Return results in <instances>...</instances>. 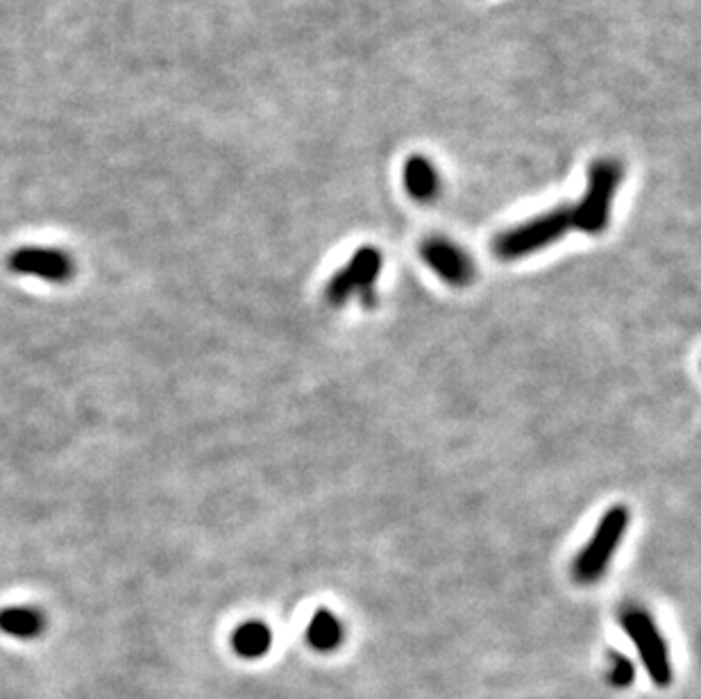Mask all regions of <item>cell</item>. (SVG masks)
<instances>
[{
  "label": "cell",
  "instance_id": "6da1fadb",
  "mask_svg": "<svg viewBox=\"0 0 701 699\" xmlns=\"http://www.w3.org/2000/svg\"><path fill=\"white\" fill-rule=\"evenodd\" d=\"M624 169L616 159H599L588 171V186L584 198L570 207L572 230L586 234H599L609 228L613 198L622 182Z\"/></svg>",
  "mask_w": 701,
  "mask_h": 699
},
{
  "label": "cell",
  "instance_id": "7a4b0ae2",
  "mask_svg": "<svg viewBox=\"0 0 701 699\" xmlns=\"http://www.w3.org/2000/svg\"><path fill=\"white\" fill-rule=\"evenodd\" d=\"M567 230H572L570 207H559L499 234L495 241V254L506 262L520 260L556 243Z\"/></svg>",
  "mask_w": 701,
  "mask_h": 699
},
{
  "label": "cell",
  "instance_id": "3957f363",
  "mask_svg": "<svg viewBox=\"0 0 701 699\" xmlns=\"http://www.w3.org/2000/svg\"><path fill=\"white\" fill-rule=\"evenodd\" d=\"M629 527V512L624 506H613L604 514L601 523L597 525V531L588 540V546L577 557L575 565H572V575L579 584H595L604 572H607L611 559L616 557L622 536Z\"/></svg>",
  "mask_w": 701,
  "mask_h": 699
},
{
  "label": "cell",
  "instance_id": "277c9868",
  "mask_svg": "<svg viewBox=\"0 0 701 699\" xmlns=\"http://www.w3.org/2000/svg\"><path fill=\"white\" fill-rule=\"evenodd\" d=\"M622 627L629 639L633 641L635 650H639L652 681L656 686H670L673 681L670 650H667L652 616L641 609H627L622 614Z\"/></svg>",
  "mask_w": 701,
  "mask_h": 699
},
{
  "label": "cell",
  "instance_id": "5b68a950",
  "mask_svg": "<svg viewBox=\"0 0 701 699\" xmlns=\"http://www.w3.org/2000/svg\"><path fill=\"white\" fill-rule=\"evenodd\" d=\"M381 271V254L375 248H361L353 254L347 266L327 284V300L332 305H345L355 294L364 296L366 305H372V284Z\"/></svg>",
  "mask_w": 701,
  "mask_h": 699
},
{
  "label": "cell",
  "instance_id": "8992f818",
  "mask_svg": "<svg viewBox=\"0 0 701 699\" xmlns=\"http://www.w3.org/2000/svg\"><path fill=\"white\" fill-rule=\"evenodd\" d=\"M8 266L19 275H35L53 284L69 282L76 273L71 254L53 248H21L10 254Z\"/></svg>",
  "mask_w": 701,
  "mask_h": 699
},
{
  "label": "cell",
  "instance_id": "52a82bcc",
  "mask_svg": "<svg viewBox=\"0 0 701 699\" xmlns=\"http://www.w3.org/2000/svg\"><path fill=\"white\" fill-rule=\"evenodd\" d=\"M421 254L425 264L443 279L452 286H463L472 279L474 268L468 254L457 248L452 241L445 239H427L421 245Z\"/></svg>",
  "mask_w": 701,
  "mask_h": 699
},
{
  "label": "cell",
  "instance_id": "ba28073f",
  "mask_svg": "<svg viewBox=\"0 0 701 699\" xmlns=\"http://www.w3.org/2000/svg\"><path fill=\"white\" fill-rule=\"evenodd\" d=\"M402 177H404V188L409 191V196L416 198L418 203H432L438 196L440 180L427 157L423 154L409 157Z\"/></svg>",
  "mask_w": 701,
  "mask_h": 699
},
{
  "label": "cell",
  "instance_id": "9c48e42d",
  "mask_svg": "<svg viewBox=\"0 0 701 699\" xmlns=\"http://www.w3.org/2000/svg\"><path fill=\"white\" fill-rule=\"evenodd\" d=\"M44 627L46 618L39 609L10 607L0 611V631L14 635V639H37Z\"/></svg>",
  "mask_w": 701,
  "mask_h": 699
},
{
  "label": "cell",
  "instance_id": "30bf717a",
  "mask_svg": "<svg viewBox=\"0 0 701 699\" xmlns=\"http://www.w3.org/2000/svg\"><path fill=\"white\" fill-rule=\"evenodd\" d=\"M271 645H273V633L260 620L243 622L232 635V648L243 658H260L268 654Z\"/></svg>",
  "mask_w": 701,
  "mask_h": 699
},
{
  "label": "cell",
  "instance_id": "8fae6325",
  "mask_svg": "<svg viewBox=\"0 0 701 699\" xmlns=\"http://www.w3.org/2000/svg\"><path fill=\"white\" fill-rule=\"evenodd\" d=\"M307 641L318 652H332L343 641V624L330 611H318L309 622Z\"/></svg>",
  "mask_w": 701,
  "mask_h": 699
},
{
  "label": "cell",
  "instance_id": "7c38bea8",
  "mask_svg": "<svg viewBox=\"0 0 701 699\" xmlns=\"http://www.w3.org/2000/svg\"><path fill=\"white\" fill-rule=\"evenodd\" d=\"M633 663L624 656V654H613V661H611V671H609V679L613 686L618 688H624V686H631L633 681Z\"/></svg>",
  "mask_w": 701,
  "mask_h": 699
}]
</instances>
